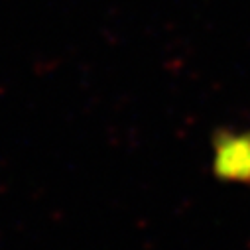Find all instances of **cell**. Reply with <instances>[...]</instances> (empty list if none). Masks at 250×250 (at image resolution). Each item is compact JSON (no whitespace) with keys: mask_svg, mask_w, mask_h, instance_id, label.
Masks as SVG:
<instances>
[{"mask_svg":"<svg viewBox=\"0 0 250 250\" xmlns=\"http://www.w3.org/2000/svg\"><path fill=\"white\" fill-rule=\"evenodd\" d=\"M213 169L225 181L250 185V134H221L215 142Z\"/></svg>","mask_w":250,"mask_h":250,"instance_id":"6da1fadb","label":"cell"}]
</instances>
